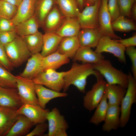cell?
Instances as JSON below:
<instances>
[{"label": "cell", "instance_id": "ee69618b", "mask_svg": "<svg viewBox=\"0 0 136 136\" xmlns=\"http://www.w3.org/2000/svg\"><path fill=\"white\" fill-rule=\"evenodd\" d=\"M18 7L22 0H0Z\"/></svg>", "mask_w": 136, "mask_h": 136}, {"label": "cell", "instance_id": "ab89813d", "mask_svg": "<svg viewBox=\"0 0 136 136\" xmlns=\"http://www.w3.org/2000/svg\"><path fill=\"white\" fill-rule=\"evenodd\" d=\"M17 36L14 30L0 32V43L4 46L12 42Z\"/></svg>", "mask_w": 136, "mask_h": 136}, {"label": "cell", "instance_id": "5bb4252c", "mask_svg": "<svg viewBox=\"0 0 136 136\" xmlns=\"http://www.w3.org/2000/svg\"><path fill=\"white\" fill-rule=\"evenodd\" d=\"M103 36L99 28L81 29L77 37L80 46L96 47Z\"/></svg>", "mask_w": 136, "mask_h": 136}, {"label": "cell", "instance_id": "2e32d148", "mask_svg": "<svg viewBox=\"0 0 136 136\" xmlns=\"http://www.w3.org/2000/svg\"><path fill=\"white\" fill-rule=\"evenodd\" d=\"M15 109L0 106V136H5L17 120Z\"/></svg>", "mask_w": 136, "mask_h": 136}, {"label": "cell", "instance_id": "cb8c5ba5", "mask_svg": "<svg viewBox=\"0 0 136 136\" xmlns=\"http://www.w3.org/2000/svg\"><path fill=\"white\" fill-rule=\"evenodd\" d=\"M43 57L40 53L32 55L27 60L25 69L19 75L27 78L33 79L40 72Z\"/></svg>", "mask_w": 136, "mask_h": 136}, {"label": "cell", "instance_id": "4fadbf2b", "mask_svg": "<svg viewBox=\"0 0 136 136\" xmlns=\"http://www.w3.org/2000/svg\"><path fill=\"white\" fill-rule=\"evenodd\" d=\"M23 104L17 88L0 86V106L17 109Z\"/></svg>", "mask_w": 136, "mask_h": 136}, {"label": "cell", "instance_id": "30bf717a", "mask_svg": "<svg viewBox=\"0 0 136 136\" xmlns=\"http://www.w3.org/2000/svg\"><path fill=\"white\" fill-rule=\"evenodd\" d=\"M101 0H97L93 4L84 7L76 18L81 29L99 27L98 14Z\"/></svg>", "mask_w": 136, "mask_h": 136}, {"label": "cell", "instance_id": "277c9868", "mask_svg": "<svg viewBox=\"0 0 136 136\" xmlns=\"http://www.w3.org/2000/svg\"><path fill=\"white\" fill-rule=\"evenodd\" d=\"M128 75V85L120 105V127L122 128L125 127L128 122L132 106L136 102V79L130 72Z\"/></svg>", "mask_w": 136, "mask_h": 136}, {"label": "cell", "instance_id": "9c48e42d", "mask_svg": "<svg viewBox=\"0 0 136 136\" xmlns=\"http://www.w3.org/2000/svg\"><path fill=\"white\" fill-rule=\"evenodd\" d=\"M17 88L23 104L39 105L35 88V84L32 79L16 76Z\"/></svg>", "mask_w": 136, "mask_h": 136}, {"label": "cell", "instance_id": "6da1fadb", "mask_svg": "<svg viewBox=\"0 0 136 136\" xmlns=\"http://www.w3.org/2000/svg\"><path fill=\"white\" fill-rule=\"evenodd\" d=\"M97 73V72L94 69L93 64L73 63L71 69L66 71L64 77V85L63 89L64 92L72 85L81 92L85 93L88 77L91 75L95 76Z\"/></svg>", "mask_w": 136, "mask_h": 136}, {"label": "cell", "instance_id": "8992f818", "mask_svg": "<svg viewBox=\"0 0 136 136\" xmlns=\"http://www.w3.org/2000/svg\"><path fill=\"white\" fill-rule=\"evenodd\" d=\"M95 77L96 82L91 89L84 96L83 105L86 110L91 111L94 110L99 103L105 94L106 82L98 72Z\"/></svg>", "mask_w": 136, "mask_h": 136}, {"label": "cell", "instance_id": "603a6c76", "mask_svg": "<svg viewBox=\"0 0 136 136\" xmlns=\"http://www.w3.org/2000/svg\"><path fill=\"white\" fill-rule=\"evenodd\" d=\"M81 29L76 17H65L55 32L62 38L77 36Z\"/></svg>", "mask_w": 136, "mask_h": 136}, {"label": "cell", "instance_id": "f6af8a7d", "mask_svg": "<svg viewBox=\"0 0 136 136\" xmlns=\"http://www.w3.org/2000/svg\"><path fill=\"white\" fill-rule=\"evenodd\" d=\"M131 16L135 20H136V3L135 2L132 7L131 11Z\"/></svg>", "mask_w": 136, "mask_h": 136}, {"label": "cell", "instance_id": "4316f807", "mask_svg": "<svg viewBox=\"0 0 136 136\" xmlns=\"http://www.w3.org/2000/svg\"><path fill=\"white\" fill-rule=\"evenodd\" d=\"M126 90V88L120 85L106 83L105 93L108 105L120 106Z\"/></svg>", "mask_w": 136, "mask_h": 136}, {"label": "cell", "instance_id": "5b68a950", "mask_svg": "<svg viewBox=\"0 0 136 136\" xmlns=\"http://www.w3.org/2000/svg\"><path fill=\"white\" fill-rule=\"evenodd\" d=\"M66 72L48 69L40 72L32 79L35 84L42 85L54 90L60 92L64 88V78Z\"/></svg>", "mask_w": 136, "mask_h": 136}, {"label": "cell", "instance_id": "9a60e30c", "mask_svg": "<svg viewBox=\"0 0 136 136\" xmlns=\"http://www.w3.org/2000/svg\"><path fill=\"white\" fill-rule=\"evenodd\" d=\"M65 17L55 5L46 17L42 26L45 32H55Z\"/></svg>", "mask_w": 136, "mask_h": 136}, {"label": "cell", "instance_id": "d6986e66", "mask_svg": "<svg viewBox=\"0 0 136 136\" xmlns=\"http://www.w3.org/2000/svg\"><path fill=\"white\" fill-rule=\"evenodd\" d=\"M36 0H22L16 14L11 20L15 26L31 17L34 14Z\"/></svg>", "mask_w": 136, "mask_h": 136}, {"label": "cell", "instance_id": "ba28073f", "mask_svg": "<svg viewBox=\"0 0 136 136\" xmlns=\"http://www.w3.org/2000/svg\"><path fill=\"white\" fill-rule=\"evenodd\" d=\"M126 48L116 39L103 35L101 38L95 51L98 53L103 52L111 53L116 57L121 62H126L125 55Z\"/></svg>", "mask_w": 136, "mask_h": 136}, {"label": "cell", "instance_id": "836d02e7", "mask_svg": "<svg viewBox=\"0 0 136 136\" xmlns=\"http://www.w3.org/2000/svg\"><path fill=\"white\" fill-rule=\"evenodd\" d=\"M5 68L0 66V86L17 88L16 76Z\"/></svg>", "mask_w": 136, "mask_h": 136}, {"label": "cell", "instance_id": "7402d4cb", "mask_svg": "<svg viewBox=\"0 0 136 136\" xmlns=\"http://www.w3.org/2000/svg\"><path fill=\"white\" fill-rule=\"evenodd\" d=\"M34 125L24 115H19L16 121L6 136H26Z\"/></svg>", "mask_w": 136, "mask_h": 136}, {"label": "cell", "instance_id": "d4e9b609", "mask_svg": "<svg viewBox=\"0 0 136 136\" xmlns=\"http://www.w3.org/2000/svg\"><path fill=\"white\" fill-rule=\"evenodd\" d=\"M62 38L55 32H45L43 34V46L41 53L42 56L56 51Z\"/></svg>", "mask_w": 136, "mask_h": 136}, {"label": "cell", "instance_id": "74e56055", "mask_svg": "<svg viewBox=\"0 0 136 136\" xmlns=\"http://www.w3.org/2000/svg\"><path fill=\"white\" fill-rule=\"evenodd\" d=\"M125 52L129 58L131 62L132 74L136 79V49L135 46L126 48Z\"/></svg>", "mask_w": 136, "mask_h": 136}, {"label": "cell", "instance_id": "ac0fdd59", "mask_svg": "<svg viewBox=\"0 0 136 136\" xmlns=\"http://www.w3.org/2000/svg\"><path fill=\"white\" fill-rule=\"evenodd\" d=\"M120 106L108 105L102 129L105 132L116 130L120 126Z\"/></svg>", "mask_w": 136, "mask_h": 136}, {"label": "cell", "instance_id": "f1b7e54d", "mask_svg": "<svg viewBox=\"0 0 136 136\" xmlns=\"http://www.w3.org/2000/svg\"><path fill=\"white\" fill-rule=\"evenodd\" d=\"M39 27L38 23L33 15L15 25L14 30L17 35L23 37L38 32Z\"/></svg>", "mask_w": 136, "mask_h": 136}, {"label": "cell", "instance_id": "4dcf8cb0", "mask_svg": "<svg viewBox=\"0 0 136 136\" xmlns=\"http://www.w3.org/2000/svg\"><path fill=\"white\" fill-rule=\"evenodd\" d=\"M43 34L39 31L32 34L22 37L32 55L39 53L43 46Z\"/></svg>", "mask_w": 136, "mask_h": 136}, {"label": "cell", "instance_id": "8d00e7d4", "mask_svg": "<svg viewBox=\"0 0 136 136\" xmlns=\"http://www.w3.org/2000/svg\"><path fill=\"white\" fill-rule=\"evenodd\" d=\"M107 7L112 22L120 15L117 0H108Z\"/></svg>", "mask_w": 136, "mask_h": 136}, {"label": "cell", "instance_id": "f35d334b", "mask_svg": "<svg viewBox=\"0 0 136 136\" xmlns=\"http://www.w3.org/2000/svg\"><path fill=\"white\" fill-rule=\"evenodd\" d=\"M0 66L9 71L13 67L11 64L6 53L4 46L0 43Z\"/></svg>", "mask_w": 136, "mask_h": 136}, {"label": "cell", "instance_id": "52a82bcc", "mask_svg": "<svg viewBox=\"0 0 136 136\" xmlns=\"http://www.w3.org/2000/svg\"><path fill=\"white\" fill-rule=\"evenodd\" d=\"M46 120L48 122L47 136H67L66 131L69 125L64 116L55 107L48 113Z\"/></svg>", "mask_w": 136, "mask_h": 136}, {"label": "cell", "instance_id": "60d3db41", "mask_svg": "<svg viewBox=\"0 0 136 136\" xmlns=\"http://www.w3.org/2000/svg\"><path fill=\"white\" fill-rule=\"evenodd\" d=\"M48 128V123L45 122L38 123L34 129L29 132L26 136H42L44 135Z\"/></svg>", "mask_w": 136, "mask_h": 136}, {"label": "cell", "instance_id": "7c38bea8", "mask_svg": "<svg viewBox=\"0 0 136 136\" xmlns=\"http://www.w3.org/2000/svg\"><path fill=\"white\" fill-rule=\"evenodd\" d=\"M49 111V109H43L39 105L27 104H23L17 110L18 114L24 115L35 125L45 122Z\"/></svg>", "mask_w": 136, "mask_h": 136}, {"label": "cell", "instance_id": "7bdbcfd3", "mask_svg": "<svg viewBox=\"0 0 136 136\" xmlns=\"http://www.w3.org/2000/svg\"><path fill=\"white\" fill-rule=\"evenodd\" d=\"M117 41L125 48L136 46V35L125 39L117 40Z\"/></svg>", "mask_w": 136, "mask_h": 136}, {"label": "cell", "instance_id": "e575fe53", "mask_svg": "<svg viewBox=\"0 0 136 136\" xmlns=\"http://www.w3.org/2000/svg\"><path fill=\"white\" fill-rule=\"evenodd\" d=\"M16 6L0 1V18L11 20L15 16L17 9Z\"/></svg>", "mask_w": 136, "mask_h": 136}, {"label": "cell", "instance_id": "d6a6232c", "mask_svg": "<svg viewBox=\"0 0 136 136\" xmlns=\"http://www.w3.org/2000/svg\"><path fill=\"white\" fill-rule=\"evenodd\" d=\"M112 26L114 31L127 32L136 29V25L132 20L121 15L112 22Z\"/></svg>", "mask_w": 136, "mask_h": 136}, {"label": "cell", "instance_id": "ffe728a7", "mask_svg": "<svg viewBox=\"0 0 136 136\" xmlns=\"http://www.w3.org/2000/svg\"><path fill=\"white\" fill-rule=\"evenodd\" d=\"M69 62L70 58L57 51L43 57L40 72L49 69L56 70L62 65L68 63Z\"/></svg>", "mask_w": 136, "mask_h": 136}, {"label": "cell", "instance_id": "f546056e", "mask_svg": "<svg viewBox=\"0 0 136 136\" xmlns=\"http://www.w3.org/2000/svg\"><path fill=\"white\" fill-rule=\"evenodd\" d=\"M55 2L65 17H76L80 11L76 0H55Z\"/></svg>", "mask_w": 136, "mask_h": 136}, {"label": "cell", "instance_id": "3957f363", "mask_svg": "<svg viewBox=\"0 0 136 136\" xmlns=\"http://www.w3.org/2000/svg\"><path fill=\"white\" fill-rule=\"evenodd\" d=\"M4 47L8 58L13 67L21 65L32 55L22 37L18 35L13 41Z\"/></svg>", "mask_w": 136, "mask_h": 136}, {"label": "cell", "instance_id": "bcb514c9", "mask_svg": "<svg viewBox=\"0 0 136 136\" xmlns=\"http://www.w3.org/2000/svg\"><path fill=\"white\" fill-rule=\"evenodd\" d=\"M97 0H84V8L86 6L92 5L94 4Z\"/></svg>", "mask_w": 136, "mask_h": 136}, {"label": "cell", "instance_id": "484cf974", "mask_svg": "<svg viewBox=\"0 0 136 136\" xmlns=\"http://www.w3.org/2000/svg\"><path fill=\"white\" fill-rule=\"evenodd\" d=\"M80 46L77 36L63 37L57 51L69 58H73Z\"/></svg>", "mask_w": 136, "mask_h": 136}, {"label": "cell", "instance_id": "83f0119b", "mask_svg": "<svg viewBox=\"0 0 136 136\" xmlns=\"http://www.w3.org/2000/svg\"><path fill=\"white\" fill-rule=\"evenodd\" d=\"M55 5V0H36L34 15L40 27H42L46 17Z\"/></svg>", "mask_w": 136, "mask_h": 136}, {"label": "cell", "instance_id": "e0dca14e", "mask_svg": "<svg viewBox=\"0 0 136 136\" xmlns=\"http://www.w3.org/2000/svg\"><path fill=\"white\" fill-rule=\"evenodd\" d=\"M35 88L39 105L43 109H45L47 104L51 100L68 95L65 92L55 91L40 84H35Z\"/></svg>", "mask_w": 136, "mask_h": 136}, {"label": "cell", "instance_id": "d590c367", "mask_svg": "<svg viewBox=\"0 0 136 136\" xmlns=\"http://www.w3.org/2000/svg\"><path fill=\"white\" fill-rule=\"evenodd\" d=\"M136 0H117L121 15L130 17L131 11Z\"/></svg>", "mask_w": 136, "mask_h": 136}, {"label": "cell", "instance_id": "7a4b0ae2", "mask_svg": "<svg viewBox=\"0 0 136 136\" xmlns=\"http://www.w3.org/2000/svg\"><path fill=\"white\" fill-rule=\"evenodd\" d=\"M93 65L95 70L105 78L107 83L118 85L127 88L128 75L115 67L109 60L104 59Z\"/></svg>", "mask_w": 136, "mask_h": 136}, {"label": "cell", "instance_id": "c3c4849f", "mask_svg": "<svg viewBox=\"0 0 136 136\" xmlns=\"http://www.w3.org/2000/svg\"></svg>", "mask_w": 136, "mask_h": 136}, {"label": "cell", "instance_id": "b9f144b4", "mask_svg": "<svg viewBox=\"0 0 136 136\" xmlns=\"http://www.w3.org/2000/svg\"><path fill=\"white\" fill-rule=\"evenodd\" d=\"M15 26L11 20L0 18V32L14 30Z\"/></svg>", "mask_w": 136, "mask_h": 136}, {"label": "cell", "instance_id": "1f68e13d", "mask_svg": "<svg viewBox=\"0 0 136 136\" xmlns=\"http://www.w3.org/2000/svg\"><path fill=\"white\" fill-rule=\"evenodd\" d=\"M108 106L107 98L105 92L102 99L95 108V111L91 118L89 122L94 125H97L104 121Z\"/></svg>", "mask_w": 136, "mask_h": 136}, {"label": "cell", "instance_id": "44dd1931", "mask_svg": "<svg viewBox=\"0 0 136 136\" xmlns=\"http://www.w3.org/2000/svg\"><path fill=\"white\" fill-rule=\"evenodd\" d=\"M73 58L75 61L93 64L104 59L105 57L101 53L95 52L91 48L80 46Z\"/></svg>", "mask_w": 136, "mask_h": 136}, {"label": "cell", "instance_id": "7dc6e473", "mask_svg": "<svg viewBox=\"0 0 136 136\" xmlns=\"http://www.w3.org/2000/svg\"><path fill=\"white\" fill-rule=\"evenodd\" d=\"M80 11H81L84 8L83 4L84 0H76Z\"/></svg>", "mask_w": 136, "mask_h": 136}, {"label": "cell", "instance_id": "8fae6325", "mask_svg": "<svg viewBox=\"0 0 136 136\" xmlns=\"http://www.w3.org/2000/svg\"><path fill=\"white\" fill-rule=\"evenodd\" d=\"M108 1L101 0L98 14L99 27L103 35L119 39L121 38L115 33L112 27L111 17L107 7Z\"/></svg>", "mask_w": 136, "mask_h": 136}]
</instances>
